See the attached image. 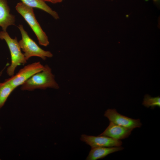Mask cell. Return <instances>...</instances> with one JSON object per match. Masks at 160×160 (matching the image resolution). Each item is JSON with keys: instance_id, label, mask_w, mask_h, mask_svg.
I'll return each instance as SVG.
<instances>
[{"instance_id": "6da1fadb", "label": "cell", "mask_w": 160, "mask_h": 160, "mask_svg": "<svg viewBox=\"0 0 160 160\" xmlns=\"http://www.w3.org/2000/svg\"><path fill=\"white\" fill-rule=\"evenodd\" d=\"M47 88L57 89L59 86L55 81L51 68L46 65L41 71L35 73L23 84L20 89L22 90L33 91Z\"/></svg>"}, {"instance_id": "7a4b0ae2", "label": "cell", "mask_w": 160, "mask_h": 160, "mask_svg": "<svg viewBox=\"0 0 160 160\" xmlns=\"http://www.w3.org/2000/svg\"><path fill=\"white\" fill-rule=\"evenodd\" d=\"M15 9L34 32L37 37L39 44L45 47L48 46L49 44L48 37L36 20L33 8L20 2L17 4Z\"/></svg>"}, {"instance_id": "3957f363", "label": "cell", "mask_w": 160, "mask_h": 160, "mask_svg": "<svg viewBox=\"0 0 160 160\" xmlns=\"http://www.w3.org/2000/svg\"><path fill=\"white\" fill-rule=\"evenodd\" d=\"M0 39L5 41L10 52L11 64L7 68V73L9 76H11L14 75L17 67L20 65L25 64L27 60L21 52L17 37L12 39L6 31H2L0 32Z\"/></svg>"}, {"instance_id": "277c9868", "label": "cell", "mask_w": 160, "mask_h": 160, "mask_svg": "<svg viewBox=\"0 0 160 160\" xmlns=\"http://www.w3.org/2000/svg\"><path fill=\"white\" fill-rule=\"evenodd\" d=\"M18 28L22 36V39L18 42L21 49L24 52V55L27 60L33 56L39 57L44 60L47 57L53 56L49 51H46L41 48L28 36L27 32L24 29L22 25H19Z\"/></svg>"}, {"instance_id": "5b68a950", "label": "cell", "mask_w": 160, "mask_h": 160, "mask_svg": "<svg viewBox=\"0 0 160 160\" xmlns=\"http://www.w3.org/2000/svg\"><path fill=\"white\" fill-rule=\"evenodd\" d=\"M44 67L39 62L28 64L21 69L15 75L5 80L16 88L21 85L34 74L41 71Z\"/></svg>"}, {"instance_id": "8992f818", "label": "cell", "mask_w": 160, "mask_h": 160, "mask_svg": "<svg viewBox=\"0 0 160 160\" xmlns=\"http://www.w3.org/2000/svg\"><path fill=\"white\" fill-rule=\"evenodd\" d=\"M104 116L113 123L133 130L142 125L140 119H134L118 113L115 109H109L105 112Z\"/></svg>"}, {"instance_id": "52a82bcc", "label": "cell", "mask_w": 160, "mask_h": 160, "mask_svg": "<svg viewBox=\"0 0 160 160\" xmlns=\"http://www.w3.org/2000/svg\"><path fill=\"white\" fill-rule=\"evenodd\" d=\"M80 140L89 145L92 148L121 146L122 144L121 140L105 136H95L83 134L81 136Z\"/></svg>"}, {"instance_id": "ba28073f", "label": "cell", "mask_w": 160, "mask_h": 160, "mask_svg": "<svg viewBox=\"0 0 160 160\" xmlns=\"http://www.w3.org/2000/svg\"><path fill=\"white\" fill-rule=\"evenodd\" d=\"M132 130L110 121L108 126L99 135L105 136L115 139L121 140L128 137Z\"/></svg>"}, {"instance_id": "9c48e42d", "label": "cell", "mask_w": 160, "mask_h": 160, "mask_svg": "<svg viewBox=\"0 0 160 160\" xmlns=\"http://www.w3.org/2000/svg\"><path fill=\"white\" fill-rule=\"evenodd\" d=\"M10 12L7 0H0V26L3 31H6L10 25H15V16Z\"/></svg>"}, {"instance_id": "30bf717a", "label": "cell", "mask_w": 160, "mask_h": 160, "mask_svg": "<svg viewBox=\"0 0 160 160\" xmlns=\"http://www.w3.org/2000/svg\"><path fill=\"white\" fill-rule=\"evenodd\" d=\"M124 149V148L121 146L92 148L86 159L96 160L103 159L111 153Z\"/></svg>"}, {"instance_id": "8fae6325", "label": "cell", "mask_w": 160, "mask_h": 160, "mask_svg": "<svg viewBox=\"0 0 160 160\" xmlns=\"http://www.w3.org/2000/svg\"><path fill=\"white\" fill-rule=\"evenodd\" d=\"M22 3L31 7L37 8L48 13L55 19L59 18L57 13L53 10L43 0H20Z\"/></svg>"}, {"instance_id": "7c38bea8", "label": "cell", "mask_w": 160, "mask_h": 160, "mask_svg": "<svg viewBox=\"0 0 160 160\" xmlns=\"http://www.w3.org/2000/svg\"><path fill=\"white\" fill-rule=\"evenodd\" d=\"M15 88L6 81L0 83V109L4 105L8 97Z\"/></svg>"}, {"instance_id": "4fadbf2b", "label": "cell", "mask_w": 160, "mask_h": 160, "mask_svg": "<svg viewBox=\"0 0 160 160\" xmlns=\"http://www.w3.org/2000/svg\"><path fill=\"white\" fill-rule=\"evenodd\" d=\"M142 104L147 108L151 107L152 109L156 106L160 108V97L159 96L153 97L148 94H146L144 96Z\"/></svg>"}, {"instance_id": "5bb4252c", "label": "cell", "mask_w": 160, "mask_h": 160, "mask_svg": "<svg viewBox=\"0 0 160 160\" xmlns=\"http://www.w3.org/2000/svg\"><path fill=\"white\" fill-rule=\"evenodd\" d=\"M44 1H47L52 3L53 4H56L61 2L63 0H43Z\"/></svg>"}, {"instance_id": "9a60e30c", "label": "cell", "mask_w": 160, "mask_h": 160, "mask_svg": "<svg viewBox=\"0 0 160 160\" xmlns=\"http://www.w3.org/2000/svg\"><path fill=\"white\" fill-rule=\"evenodd\" d=\"M154 2L156 4H158L159 3L160 0H153Z\"/></svg>"}, {"instance_id": "2e32d148", "label": "cell", "mask_w": 160, "mask_h": 160, "mask_svg": "<svg viewBox=\"0 0 160 160\" xmlns=\"http://www.w3.org/2000/svg\"><path fill=\"white\" fill-rule=\"evenodd\" d=\"M4 70V69H3V70H2L1 71H0V77L2 75V73H3V71Z\"/></svg>"}, {"instance_id": "e0dca14e", "label": "cell", "mask_w": 160, "mask_h": 160, "mask_svg": "<svg viewBox=\"0 0 160 160\" xmlns=\"http://www.w3.org/2000/svg\"></svg>"}]
</instances>
